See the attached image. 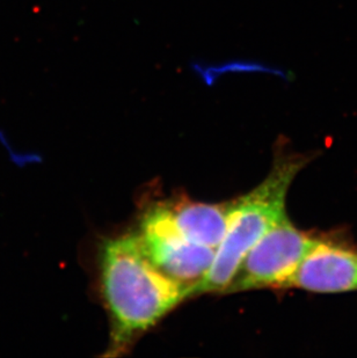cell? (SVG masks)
<instances>
[{
	"mask_svg": "<svg viewBox=\"0 0 357 358\" xmlns=\"http://www.w3.org/2000/svg\"><path fill=\"white\" fill-rule=\"evenodd\" d=\"M102 296L111 319L106 357L125 355L143 333L188 297L148 260L139 234L107 239L99 254Z\"/></svg>",
	"mask_w": 357,
	"mask_h": 358,
	"instance_id": "1",
	"label": "cell"
},
{
	"mask_svg": "<svg viewBox=\"0 0 357 358\" xmlns=\"http://www.w3.org/2000/svg\"><path fill=\"white\" fill-rule=\"evenodd\" d=\"M314 294L357 291V246L341 238H318L293 273L286 289Z\"/></svg>",
	"mask_w": 357,
	"mask_h": 358,
	"instance_id": "5",
	"label": "cell"
},
{
	"mask_svg": "<svg viewBox=\"0 0 357 358\" xmlns=\"http://www.w3.org/2000/svg\"><path fill=\"white\" fill-rule=\"evenodd\" d=\"M178 230L187 239L217 250L229 229L230 202L209 204L192 199L166 202Z\"/></svg>",
	"mask_w": 357,
	"mask_h": 358,
	"instance_id": "6",
	"label": "cell"
},
{
	"mask_svg": "<svg viewBox=\"0 0 357 358\" xmlns=\"http://www.w3.org/2000/svg\"><path fill=\"white\" fill-rule=\"evenodd\" d=\"M310 156L279 146L266 179L252 192L231 201L229 229L217 248L213 266L194 296L225 294L248 250L286 216V195Z\"/></svg>",
	"mask_w": 357,
	"mask_h": 358,
	"instance_id": "2",
	"label": "cell"
},
{
	"mask_svg": "<svg viewBox=\"0 0 357 358\" xmlns=\"http://www.w3.org/2000/svg\"><path fill=\"white\" fill-rule=\"evenodd\" d=\"M139 236L152 264L183 287L188 297L194 296L213 266L216 250L187 239L172 220L165 203L145 213Z\"/></svg>",
	"mask_w": 357,
	"mask_h": 358,
	"instance_id": "3",
	"label": "cell"
},
{
	"mask_svg": "<svg viewBox=\"0 0 357 358\" xmlns=\"http://www.w3.org/2000/svg\"><path fill=\"white\" fill-rule=\"evenodd\" d=\"M318 238L300 230L284 217L248 250L225 294L267 287L286 289Z\"/></svg>",
	"mask_w": 357,
	"mask_h": 358,
	"instance_id": "4",
	"label": "cell"
}]
</instances>
